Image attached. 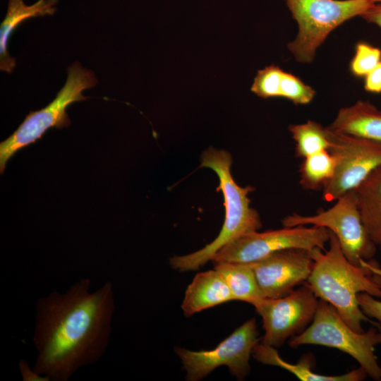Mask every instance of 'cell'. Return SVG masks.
<instances>
[{
  "label": "cell",
  "instance_id": "obj_13",
  "mask_svg": "<svg viewBox=\"0 0 381 381\" xmlns=\"http://www.w3.org/2000/svg\"><path fill=\"white\" fill-rule=\"evenodd\" d=\"M226 282L215 270L198 273L188 286L181 308L186 317L203 310L234 301Z\"/></svg>",
  "mask_w": 381,
  "mask_h": 381
},
{
  "label": "cell",
  "instance_id": "obj_9",
  "mask_svg": "<svg viewBox=\"0 0 381 381\" xmlns=\"http://www.w3.org/2000/svg\"><path fill=\"white\" fill-rule=\"evenodd\" d=\"M329 131L328 151L335 159L336 167L332 179L322 190L324 200L334 202L356 189L381 166V143Z\"/></svg>",
  "mask_w": 381,
  "mask_h": 381
},
{
  "label": "cell",
  "instance_id": "obj_16",
  "mask_svg": "<svg viewBox=\"0 0 381 381\" xmlns=\"http://www.w3.org/2000/svg\"><path fill=\"white\" fill-rule=\"evenodd\" d=\"M252 354L258 362L283 368L303 381H361L368 376L361 366L338 375L318 374L313 370L312 356L305 355L298 363H291L280 357L275 347L262 343L255 346Z\"/></svg>",
  "mask_w": 381,
  "mask_h": 381
},
{
  "label": "cell",
  "instance_id": "obj_1",
  "mask_svg": "<svg viewBox=\"0 0 381 381\" xmlns=\"http://www.w3.org/2000/svg\"><path fill=\"white\" fill-rule=\"evenodd\" d=\"M83 278L66 291H56L35 303L32 340L37 351L33 370L52 381H67L94 364L109 344L116 304L111 282L94 291Z\"/></svg>",
  "mask_w": 381,
  "mask_h": 381
},
{
  "label": "cell",
  "instance_id": "obj_6",
  "mask_svg": "<svg viewBox=\"0 0 381 381\" xmlns=\"http://www.w3.org/2000/svg\"><path fill=\"white\" fill-rule=\"evenodd\" d=\"M97 80L94 73L75 62L68 68L66 81L56 97L44 108L31 111L17 130L0 143V172L18 150L41 138L52 128H63L71 124L67 107L75 102L85 100L82 92L94 87Z\"/></svg>",
  "mask_w": 381,
  "mask_h": 381
},
{
  "label": "cell",
  "instance_id": "obj_21",
  "mask_svg": "<svg viewBox=\"0 0 381 381\" xmlns=\"http://www.w3.org/2000/svg\"><path fill=\"white\" fill-rule=\"evenodd\" d=\"M284 71L274 64L258 70L251 86V91L263 99L280 97V85Z\"/></svg>",
  "mask_w": 381,
  "mask_h": 381
},
{
  "label": "cell",
  "instance_id": "obj_4",
  "mask_svg": "<svg viewBox=\"0 0 381 381\" xmlns=\"http://www.w3.org/2000/svg\"><path fill=\"white\" fill-rule=\"evenodd\" d=\"M381 344V332L375 326L367 332H357L342 319L327 302L319 299L313 320L301 333L292 337L291 347L320 345L337 349L353 358L376 381L381 380V367L375 354V346Z\"/></svg>",
  "mask_w": 381,
  "mask_h": 381
},
{
  "label": "cell",
  "instance_id": "obj_19",
  "mask_svg": "<svg viewBox=\"0 0 381 381\" xmlns=\"http://www.w3.org/2000/svg\"><path fill=\"white\" fill-rule=\"evenodd\" d=\"M289 131L296 143V155L298 157L303 159L329 149V128L317 121L308 120L303 123L291 124Z\"/></svg>",
  "mask_w": 381,
  "mask_h": 381
},
{
  "label": "cell",
  "instance_id": "obj_25",
  "mask_svg": "<svg viewBox=\"0 0 381 381\" xmlns=\"http://www.w3.org/2000/svg\"><path fill=\"white\" fill-rule=\"evenodd\" d=\"M363 87L371 93L381 92V61L364 78Z\"/></svg>",
  "mask_w": 381,
  "mask_h": 381
},
{
  "label": "cell",
  "instance_id": "obj_26",
  "mask_svg": "<svg viewBox=\"0 0 381 381\" xmlns=\"http://www.w3.org/2000/svg\"><path fill=\"white\" fill-rule=\"evenodd\" d=\"M19 370L23 381H51L46 375L36 373L31 369L26 360L21 358L18 362Z\"/></svg>",
  "mask_w": 381,
  "mask_h": 381
},
{
  "label": "cell",
  "instance_id": "obj_20",
  "mask_svg": "<svg viewBox=\"0 0 381 381\" xmlns=\"http://www.w3.org/2000/svg\"><path fill=\"white\" fill-rule=\"evenodd\" d=\"M336 161L328 150L303 158L300 167V184L306 190L322 189L332 179Z\"/></svg>",
  "mask_w": 381,
  "mask_h": 381
},
{
  "label": "cell",
  "instance_id": "obj_3",
  "mask_svg": "<svg viewBox=\"0 0 381 381\" xmlns=\"http://www.w3.org/2000/svg\"><path fill=\"white\" fill-rule=\"evenodd\" d=\"M231 155L222 150L210 148L203 152L200 167L212 169L219 178L217 190L224 196L225 219L218 236L211 243L194 253L169 260L172 268L179 272L198 270L222 247L241 236L259 230L262 223L258 212L250 207V186L241 187L231 173Z\"/></svg>",
  "mask_w": 381,
  "mask_h": 381
},
{
  "label": "cell",
  "instance_id": "obj_14",
  "mask_svg": "<svg viewBox=\"0 0 381 381\" xmlns=\"http://www.w3.org/2000/svg\"><path fill=\"white\" fill-rule=\"evenodd\" d=\"M328 128L334 131L381 143V109L358 100L341 108Z\"/></svg>",
  "mask_w": 381,
  "mask_h": 381
},
{
  "label": "cell",
  "instance_id": "obj_15",
  "mask_svg": "<svg viewBox=\"0 0 381 381\" xmlns=\"http://www.w3.org/2000/svg\"><path fill=\"white\" fill-rule=\"evenodd\" d=\"M59 0H38L32 5L23 0H8L6 16L0 26V69L11 73L16 66V59L8 52L11 35L23 21L34 17L52 16L56 11Z\"/></svg>",
  "mask_w": 381,
  "mask_h": 381
},
{
  "label": "cell",
  "instance_id": "obj_12",
  "mask_svg": "<svg viewBox=\"0 0 381 381\" xmlns=\"http://www.w3.org/2000/svg\"><path fill=\"white\" fill-rule=\"evenodd\" d=\"M262 298L284 296L307 282L313 266L310 250L291 248L250 263Z\"/></svg>",
  "mask_w": 381,
  "mask_h": 381
},
{
  "label": "cell",
  "instance_id": "obj_5",
  "mask_svg": "<svg viewBox=\"0 0 381 381\" xmlns=\"http://www.w3.org/2000/svg\"><path fill=\"white\" fill-rule=\"evenodd\" d=\"M298 25L287 47L296 61L311 63L328 35L346 21L361 16L374 4L369 0H284Z\"/></svg>",
  "mask_w": 381,
  "mask_h": 381
},
{
  "label": "cell",
  "instance_id": "obj_7",
  "mask_svg": "<svg viewBox=\"0 0 381 381\" xmlns=\"http://www.w3.org/2000/svg\"><path fill=\"white\" fill-rule=\"evenodd\" d=\"M282 224L284 227L312 225L327 229L337 238L347 260L356 266H368L377 250L362 221L355 189L339 198L327 210L310 216L294 213L285 217Z\"/></svg>",
  "mask_w": 381,
  "mask_h": 381
},
{
  "label": "cell",
  "instance_id": "obj_2",
  "mask_svg": "<svg viewBox=\"0 0 381 381\" xmlns=\"http://www.w3.org/2000/svg\"><path fill=\"white\" fill-rule=\"evenodd\" d=\"M328 243L327 250L319 248L310 250L313 266L306 283L318 298L332 305L356 332H364V322L380 327L378 322L372 321L362 312L358 301L361 293L381 298V289L372 279L373 273L380 268L378 263L371 260L365 267L351 264L330 231Z\"/></svg>",
  "mask_w": 381,
  "mask_h": 381
},
{
  "label": "cell",
  "instance_id": "obj_11",
  "mask_svg": "<svg viewBox=\"0 0 381 381\" xmlns=\"http://www.w3.org/2000/svg\"><path fill=\"white\" fill-rule=\"evenodd\" d=\"M318 303L306 282L284 296L253 301L250 304L262 318L265 330L262 343L280 347L287 339L303 332L312 322Z\"/></svg>",
  "mask_w": 381,
  "mask_h": 381
},
{
  "label": "cell",
  "instance_id": "obj_29",
  "mask_svg": "<svg viewBox=\"0 0 381 381\" xmlns=\"http://www.w3.org/2000/svg\"><path fill=\"white\" fill-rule=\"evenodd\" d=\"M373 4H381V0H369Z\"/></svg>",
  "mask_w": 381,
  "mask_h": 381
},
{
  "label": "cell",
  "instance_id": "obj_18",
  "mask_svg": "<svg viewBox=\"0 0 381 381\" xmlns=\"http://www.w3.org/2000/svg\"><path fill=\"white\" fill-rule=\"evenodd\" d=\"M214 269L229 287L235 300L251 303L262 298L250 263L218 262Z\"/></svg>",
  "mask_w": 381,
  "mask_h": 381
},
{
  "label": "cell",
  "instance_id": "obj_10",
  "mask_svg": "<svg viewBox=\"0 0 381 381\" xmlns=\"http://www.w3.org/2000/svg\"><path fill=\"white\" fill-rule=\"evenodd\" d=\"M258 335L255 320L252 318L214 349L196 351L177 347L175 351L186 371L187 380H200L221 365L227 366L238 380H243L250 372L249 360L260 340Z\"/></svg>",
  "mask_w": 381,
  "mask_h": 381
},
{
  "label": "cell",
  "instance_id": "obj_22",
  "mask_svg": "<svg viewBox=\"0 0 381 381\" xmlns=\"http://www.w3.org/2000/svg\"><path fill=\"white\" fill-rule=\"evenodd\" d=\"M315 94V90L299 77L284 71L280 85V97L286 98L296 105H305L312 102Z\"/></svg>",
  "mask_w": 381,
  "mask_h": 381
},
{
  "label": "cell",
  "instance_id": "obj_28",
  "mask_svg": "<svg viewBox=\"0 0 381 381\" xmlns=\"http://www.w3.org/2000/svg\"><path fill=\"white\" fill-rule=\"evenodd\" d=\"M372 279L381 289V268L373 273Z\"/></svg>",
  "mask_w": 381,
  "mask_h": 381
},
{
  "label": "cell",
  "instance_id": "obj_27",
  "mask_svg": "<svg viewBox=\"0 0 381 381\" xmlns=\"http://www.w3.org/2000/svg\"><path fill=\"white\" fill-rule=\"evenodd\" d=\"M361 17L381 28V4H374Z\"/></svg>",
  "mask_w": 381,
  "mask_h": 381
},
{
  "label": "cell",
  "instance_id": "obj_8",
  "mask_svg": "<svg viewBox=\"0 0 381 381\" xmlns=\"http://www.w3.org/2000/svg\"><path fill=\"white\" fill-rule=\"evenodd\" d=\"M329 240V231L322 226H296L263 232L246 234L219 250L213 263H251L286 249L325 250Z\"/></svg>",
  "mask_w": 381,
  "mask_h": 381
},
{
  "label": "cell",
  "instance_id": "obj_17",
  "mask_svg": "<svg viewBox=\"0 0 381 381\" xmlns=\"http://www.w3.org/2000/svg\"><path fill=\"white\" fill-rule=\"evenodd\" d=\"M363 224L381 251V166L355 189Z\"/></svg>",
  "mask_w": 381,
  "mask_h": 381
},
{
  "label": "cell",
  "instance_id": "obj_24",
  "mask_svg": "<svg viewBox=\"0 0 381 381\" xmlns=\"http://www.w3.org/2000/svg\"><path fill=\"white\" fill-rule=\"evenodd\" d=\"M358 301L362 312L369 318L375 320L381 326V298L367 293H361L358 295Z\"/></svg>",
  "mask_w": 381,
  "mask_h": 381
},
{
  "label": "cell",
  "instance_id": "obj_23",
  "mask_svg": "<svg viewBox=\"0 0 381 381\" xmlns=\"http://www.w3.org/2000/svg\"><path fill=\"white\" fill-rule=\"evenodd\" d=\"M381 61V49L367 42H359L355 47L349 69L356 77L364 78Z\"/></svg>",
  "mask_w": 381,
  "mask_h": 381
}]
</instances>
